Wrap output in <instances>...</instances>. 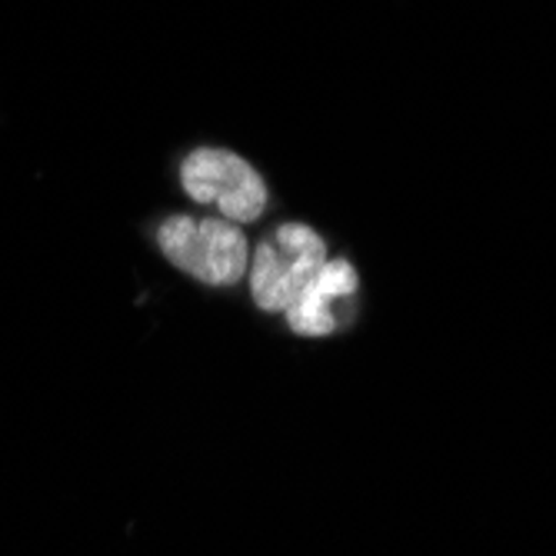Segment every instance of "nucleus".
<instances>
[{
    "instance_id": "nucleus-4",
    "label": "nucleus",
    "mask_w": 556,
    "mask_h": 556,
    "mask_svg": "<svg viewBox=\"0 0 556 556\" xmlns=\"http://www.w3.org/2000/svg\"><path fill=\"white\" fill-rule=\"evenodd\" d=\"M357 270H353L350 261H327L324 270L303 287L293 303L283 311L290 330H296L300 337H327L340 327L333 303L346 300L357 293Z\"/></svg>"
},
{
    "instance_id": "nucleus-1",
    "label": "nucleus",
    "mask_w": 556,
    "mask_h": 556,
    "mask_svg": "<svg viewBox=\"0 0 556 556\" xmlns=\"http://www.w3.org/2000/svg\"><path fill=\"white\" fill-rule=\"evenodd\" d=\"M327 264V247L317 230L303 224H283L261 240L250 290L261 311H287L293 296L307 287Z\"/></svg>"
},
{
    "instance_id": "nucleus-2",
    "label": "nucleus",
    "mask_w": 556,
    "mask_h": 556,
    "mask_svg": "<svg viewBox=\"0 0 556 556\" xmlns=\"http://www.w3.org/2000/svg\"><path fill=\"white\" fill-rule=\"evenodd\" d=\"M164 257L211 287H230L247 270V240L227 220L170 217L157 230Z\"/></svg>"
},
{
    "instance_id": "nucleus-3",
    "label": "nucleus",
    "mask_w": 556,
    "mask_h": 556,
    "mask_svg": "<svg viewBox=\"0 0 556 556\" xmlns=\"http://www.w3.org/2000/svg\"><path fill=\"white\" fill-rule=\"evenodd\" d=\"M180 180L197 204L217 207L237 224H254L267 207V187L261 174L230 150H193L180 167Z\"/></svg>"
}]
</instances>
